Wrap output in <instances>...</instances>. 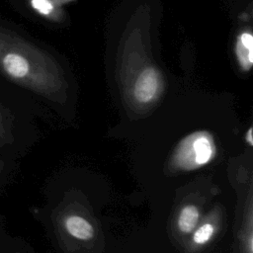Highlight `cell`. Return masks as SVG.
<instances>
[{
    "label": "cell",
    "mask_w": 253,
    "mask_h": 253,
    "mask_svg": "<svg viewBox=\"0 0 253 253\" xmlns=\"http://www.w3.org/2000/svg\"><path fill=\"white\" fill-rule=\"evenodd\" d=\"M237 60L243 70L248 71L253 64V37L248 32H243L235 44Z\"/></svg>",
    "instance_id": "obj_7"
},
{
    "label": "cell",
    "mask_w": 253,
    "mask_h": 253,
    "mask_svg": "<svg viewBox=\"0 0 253 253\" xmlns=\"http://www.w3.org/2000/svg\"><path fill=\"white\" fill-rule=\"evenodd\" d=\"M161 91L162 81L159 72L153 67H146L136 77L130 96L133 105L143 110L158 100Z\"/></svg>",
    "instance_id": "obj_5"
},
{
    "label": "cell",
    "mask_w": 253,
    "mask_h": 253,
    "mask_svg": "<svg viewBox=\"0 0 253 253\" xmlns=\"http://www.w3.org/2000/svg\"><path fill=\"white\" fill-rule=\"evenodd\" d=\"M217 151L216 139L211 131L195 130L177 142L167 160V171L178 174L199 170L211 163Z\"/></svg>",
    "instance_id": "obj_2"
},
{
    "label": "cell",
    "mask_w": 253,
    "mask_h": 253,
    "mask_svg": "<svg viewBox=\"0 0 253 253\" xmlns=\"http://www.w3.org/2000/svg\"><path fill=\"white\" fill-rule=\"evenodd\" d=\"M205 200L199 196L188 195L177 206L171 220L174 238L184 244L188 236L204 216Z\"/></svg>",
    "instance_id": "obj_4"
},
{
    "label": "cell",
    "mask_w": 253,
    "mask_h": 253,
    "mask_svg": "<svg viewBox=\"0 0 253 253\" xmlns=\"http://www.w3.org/2000/svg\"><path fill=\"white\" fill-rule=\"evenodd\" d=\"M238 239L239 253H253V186L251 180L243 203Z\"/></svg>",
    "instance_id": "obj_6"
},
{
    "label": "cell",
    "mask_w": 253,
    "mask_h": 253,
    "mask_svg": "<svg viewBox=\"0 0 253 253\" xmlns=\"http://www.w3.org/2000/svg\"><path fill=\"white\" fill-rule=\"evenodd\" d=\"M10 128H9V122L8 117L0 105V146L8 142L10 139Z\"/></svg>",
    "instance_id": "obj_8"
},
{
    "label": "cell",
    "mask_w": 253,
    "mask_h": 253,
    "mask_svg": "<svg viewBox=\"0 0 253 253\" xmlns=\"http://www.w3.org/2000/svg\"><path fill=\"white\" fill-rule=\"evenodd\" d=\"M31 4L35 10L42 15H49L53 10V5L50 0H32Z\"/></svg>",
    "instance_id": "obj_9"
},
{
    "label": "cell",
    "mask_w": 253,
    "mask_h": 253,
    "mask_svg": "<svg viewBox=\"0 0 253 253\" xmlns=\"http://www.w3.org/2000/svg\"><path fill=\"white\" fill-rule=\"evenodd\" d=\"M224 223V211L215 205L203 218L184 242L185 253H202L208 249L220 234Z\"/></svg>",
    "instance_id": "obj_3"
},
{
    "label": "cell",
    "mask_w": 253,
    "mask_h": 253,
    "mask_svg": "<svg viewBox=\"0 0 253 253\" xmlns=\"http://www.w3.org/2000/svg\"><path fill=\"white\" fill-rule=\"evenodd\" d=\"M252 132H253V127L250 126H248V128L246 129V131H245V133L243 135L244 142L249 147L253 146V135H252Z\"/></svg>",
    "instance_id": "obj_10"
},
{
    "label": "cell",
    "mask_w": 253,
    "mask_h": 253,
    "mask_svg": "<svg viewBox=\"0 0 253 253\" xmlns=\"http://www.w3.org/2000/svg\"><path fill=\"white\" fill-rule=\"evenodd\" d=\"M57 237L65 250H93L102 243L99 223L84 203L71 200L62 203L53 216Z\"/></svg>",
    "instance_id": "obj_1"
},
{
    "label": "cell",
    "mask_w": 253,
    "mask_h": 253,
    "mask_svg": "<svg viewBox=\"0 0 253 253\" xmlns=\"http://www.w3.org/2000/svg\"><path fill=\"white\" fill-rule=\"evenodd\" d=\"M2 170H3V161L0 160V174H1Z\"/></svg>",
    "instance_id": "obj_11"
},
{
    "label": "cell",
    "mask_w": 253,
    "mask_h": 253,
    "mask_svg": "<svg viewBox=\"0 0 253 253\" xmlns=\"http://www.w3.org/2000/svg\"><path fill=\"white\" fill-rule=\"evenodd\" d=\"M16 253H20V252H16Z\"/></svg>",
    "instance_id": "obj_12"
}]
</instances>
